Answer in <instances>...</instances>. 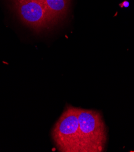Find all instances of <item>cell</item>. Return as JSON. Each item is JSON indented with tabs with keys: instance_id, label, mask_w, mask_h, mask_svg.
<instances>
[{
	"instance_id": "cell-1",
	"label": "cell",
	"mask_w": 134,
	"mask_h": 152,
	"mask_svg": "<svg viewBox=\"0 0 134 152\" xmlns=\"http://www.w3.org/2000/svg\"><path fill=\"white\" fill-rule=\"evenodd\" d=\"M80 152H101L106 143V130L100 113L78 108Z\"/></svg>"
},
{
	"instance_id": "cell-2",
	"label": "cell",
	"mask_w": 134,
	"mask_h": 152,
	"mask_svg": "<svg viewBox=\"0 0 134 152\" xmlns=\"http://www.w3.org/2000/svg\"><path fill=\"white\" fill-rule=\"evenodd\" d=\"M52 138L59 151L80 152L78 110L69 105L52 130Z\"/></svg>"
},
{
	"instance_id": "cell-3",
	"label": "cell",
	"mask_w": 134,
	"mask_h": 152,
	"mask_svg": "<svg viewBox=\"0 0 134 152\" xmlns=\"http://www.w3.org/2000/svg\"><path fill=\"white\" fill-rule=\"evenodd\" d=\"M18 16L21 21L39 32L47 28L50 21L44 7L43 0H13Z\"/></svg>"
},
{
	"instance_id": "cell-4",
	"label": "cell",
	"mask_w": 134,
	"mask_h": 152,
	"mask_svg": "<svg viewBox=\"0 0 134 152\" xmlns=\"http://www.w3.org/2000/svg\"><path fill=\"white\" fill-rule=\"evenodd\" d=\"M70 0H43L50 26L62 20L67 15Z\"/></svg>"
}]
</instances>
